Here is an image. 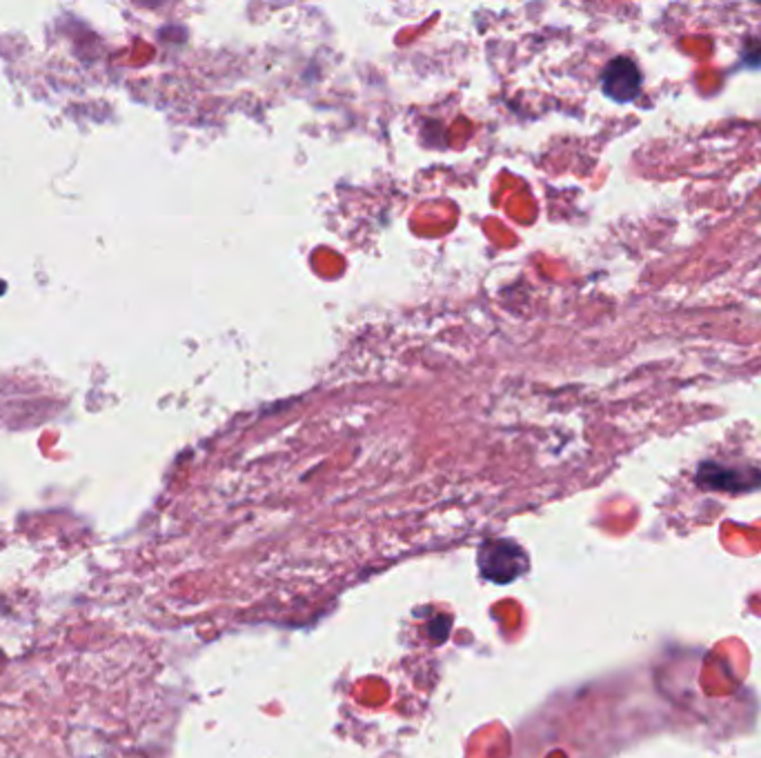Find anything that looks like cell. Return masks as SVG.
Segmentation results:
<instances>
[{
  "label": "cell",
  "mask_w": 761,
  "mask_h": 758,
  "mask_svg": "<svg viewBox=\"0 0 761 758\" xmlns=\"http://www.w3.org/2000/svg\"><path fill=\"white\" fill-rule=\"evenodd\" d=\"M750 474L755 472H741L733 470V467H721L717 463H706L701 465L697 481L699 485L710 487V490H728V492H739V490H753L761 483V476L750 478Z\"/></svg>",
  "instance_id": "2"
},
{
  "label": "cell",
  "mask_w": 761,
  "mask_h": 758,
  "mask_svg": "<svg viewBox=\"0 0 761 758\" xmlns=\"http://www.w3.org/2000/svg\"><path fill=\"white\" fill-rule=\"evenodd\" d=\"M641 83H644V78H641L639 67L626 56L610 61L604 69V76H601V87L615 103L635 101L641 92Z\"/></svg>",
  "instance_id": "1"
}]
</instances>
